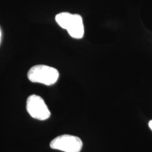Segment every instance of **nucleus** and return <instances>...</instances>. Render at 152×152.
I'll use <instances>...</instances> for the list:
<instances>
[{
	"label": "nucleus",
	"mask_w": 152,
	"mask_h": 152,
	"mask_svg": "<svg viewBox=\"0 0 152 152\" xmlns=\"http://www.w3.org/2000/svg\"><path fill=\"white\" fill-rule=\"evenodd\" d=\"M30 82L47 86L55 84L59 77L58 70L47 65H35L30 68L27 74Z\"/></svg>",
	"instance_id": "obj_2"
},
{
	"label": "nucleus",
	"mask_w": 152,
	"mask_h": 152,
	"mask_svg": "<svg viewBox=\"0 0 152 152\" xmlns=\"http://www.w3.org/2000/svg\"><path fill=\"white\" fill-rule=\"evenodd\" d=\"M49 145L53 149L64 152H80L83 144L78 137L62 134L54 138Z\"/></svg>",
	"instance_id": "obj_4"
},
{
	"label": "nucleus",
	"mask_w": 152,
	"mask_h": 152,
	"mask_svg": "<svg viewBox=\"0 0 152 152\" xmlns=\"http://www.w3.org/2000/svg\"><path fill=\"white\" fill-rule=\"evenodd\" d=\"M26 110L33 118L45 121L51 116V112L45 100L39 95L32 94L26 102Z\"/></svg>",
	"instance_id": "obj_3"
},
{
	"label": "nucleus",
	"mask_w": 152,
	"mask_h": 152,
	"mask_svg": "<svg viewBox=\"0 0 152 152\" xmlns=\"http://www.w3.org/2000/svg\"><path fill=\"white\" fill-rule=\"evenodd\" d=\"M149 127L150 128V129L152 130V120L149 122Z\"/></svg>",
	"instance_id": "obj_5"
},
{
	"label": "nucleus",
	"mask_w": 152,
	"mask_h": 152,
	"mask_svg": "<svg viewBox=\"0 0 152 152\" xmlns=\"http://www.w3.org/2000/svg\"><path fill=\"white\" fill-rule=\"evenodd\" d=\"M55 20L61 28L67 30L71 37L81 39L84 36V25L80 15L62 12L55 16Z\"/></svg>",
	"instance_id": "obj_1"
},
{
	"label": "nucleus",
	"mask_w": 152,
	"mask_h": 152,
	"mask_svg": "<svg viewBox=\"0 0 152 152\" xmlns=\"http://www.w3.org/2000/svg\"><path fill=\"white\" fill-rule=\"evenodd\" d=\"M1 30H0V42H1Z\"/></svg>",
	"instance_id": "obj_6"
}]
</instances>
